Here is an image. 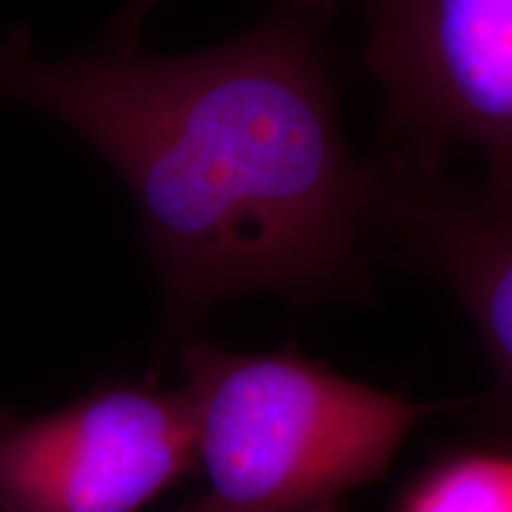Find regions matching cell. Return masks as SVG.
Masks as SVG:
<instances>
[{"mask_svg":"<svg viewBox=\"0 0 512 512\" xmlns=\"http://www.w3.org/2000/svg\"><path fill=\"white\" fill-rule=\"evenodd\" d=\"M366 31L389 171L437 176L472 150L484 200L512 211V0H366Z\"/></svg>","mask_w":512,"mask_h":512,"instance_id":"cell-3","label":"cell"},{"mask_svg":"<svg viewBox=\"0 0 512 512\" xmlns=\"http://www.w3.org/2000/svg\"><path fill=\"white\" fill-rule=\"evenodd\" d=\"M195 470L183 389L110 382L36 418L0 408L3 512H138Z\"/></svg>","mask_w":512,"mask_h":512,"instance_id":"cell-4","label":"cell"},{"mask_svg":"<svg viewBox=\"0 0 512 512\" xmlns=\"http://www.w3.org/2000/svg\"><path fill=\"white\" fill-rule=\"evenodd\" d=\"M0 95L53 114L126 183L166 330L254 292L306 304L356 283L387 171L339 124L320 24L285 5L221 46L155 55L138 38L46 62L0 38Z\"/></svg>","mask_w":512,"mask_h":512,"instance_id":"cell-1","label":"cell"},{"mask_svg":"<svg viewBox=\"0 0 512 512\" xmlns=\"http://www.w3.org/2000/svg\"><path fill=\"white\" fill-rule=\"evenodd\" d=\"M380 226L437 275L475 325L496 377L494 411L512 427V211L437 176L387 174Z\"/></svg>","mask_w":512,"mask_h":512,"instance_id":"cell-5","label":"cell"},{"mask_svg":"<svg viewBox=\"0 0 512 512\" xmlns=\"http://www.w3.org/2000/svg\"><path fill=\"white\" fill-rule=\"evenodd\" d=\"M181 373L207 486L178 512H344V498L380 479L408 432L439 411L294 347L235 354L190 342Z\"/></svg>","mask_w":512,"mask_h":512,"instance_id":"cell-2","label":"cell"},{"mask_svg":"<svg viewBox=\"0 0 512 512\" xmlns=\"http://www.w3.org/2000/svg\"><path fill=\"white\" fill-rule=\"evenodd\" d=\"M396 512H512V453H460L425 472Z\"/></svg>","mask_w":512,"mask_h":512,"instance_id":"cell-6","label":"cell"},{"mask_svg":"<svg viewBox=\"0 0 512 512\" xmlns=\"http://www.w3.org/2000/svg\"><path fill=\"white\" fill-rule=\"evenodd\" d=\"M159 3H162V0H128L124 10L119 12L112 24L117 38H138L140 24L145 22L147 15H150ZM278 3L299 12V15L311 19V22L323 24V19H328L332 12L339 8L342 0H278Z\"/></svg>","mask_w":512,"mask_h":512,"instance_id":"cell-7","label":"cell"}]
</instances>
